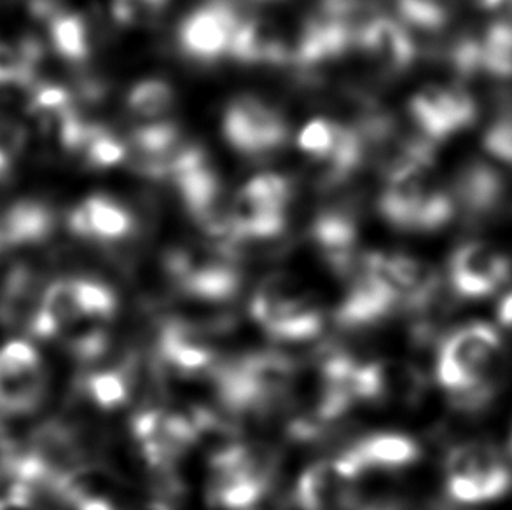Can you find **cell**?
<instances>
[{"mask_svg": "<svg viewBox=\"0 0 512 510\" xmlns=\"http://www.w3.org/2000/svg\"><path fill=\"white\" fill-rule=\"evenodd\" d=\"M502 367V339L492 325L483 322L451 332L437 350V383L448 392L451 404L464 413H476L492 402Z\"/></svg>", "mask_w": 512, "mask_h": 510, "instance_id": "obj_1", "label": "cell"}, {"mask_svg": "<svg viewBox=\"0 0 512 510\" xmlns=\"http://www.w3.org/2000/svg\"><path fill=\"white\" fill-rule=\"evenodd\" d=\"M434 165L409 166L390 173L380 198V212L402 231L430 233L453 219L457 203L448 191L430 180Z\"/></svg>", "mask_w": 512, "mask_h": 510, "instance_id": "obj_2", "label": "cell"}, {"mask_svg": "<svg viewBox=\"0 0 512 510\" xmlns=\"http://www.w3.org/2000/svg\"><path fill=\"white\" fill-rule=\"evenodd\" d=\"M446 490L458 504L478 505L504 497L511 490V470L488 442H465L446 456Z\"/></svg>", "mask_w": 512, "mask_h": 510, "instance_id": "obj_3", "label": "cell"}, {"mask_svg": "<svg viewBox=\"0 0 512 510\" xmlns=\"http://www.w3.org/2000/svg\"><path fill=\"white\" fill-rule=\"evenodd\" d=\"M222 131L228 144L249 158H263L280 149L289 128L282 114L257 97H238L224 112Z\"/></svg>", "mask_w": 512, "mask_h": 510, "instance_id": "obj_4", "label": "cell"}, {"mask_svg": "<svg viewBox=\"0 0 512 510\" xmlns=\"http://www.w3.org/2000/svg\"><path fill=\"white\" fill-rule=\"evenodd\" d=\"M48 380L42 360L27 341H9L0 348V414L25 416L42 406Z\"/></svg>", "mask_w": 512, "mask_h": 510, "instance_id": "obj_5", "label": "cell"}, {"mask_svg": "<svg viewBox=\"0 0 512 510\" xmlns=\"http://www.w3.org/2000/svg\"><path fill=\"white\" fill-rule=\"evenodd\" d=\"M408 109L422 137L432 144L467 130L478 118L476 100L457 84L425 86L411 98Z\"/></svg>", "mask_w": 512, "mask_h": 510, "instance_id": "obj_6", "label": "cell"}, {"mask_svg": "<svg viewBox=\"0 0 512 510\" xmlns=\"http://www.w3.org/2000/svg\"><path fill=\"white\" fill-rule=\"evenodd\" d=\"M511 276L509 257L488 243H464L451 255L450 285L460 299L479 301L493 296Z\"/></svg>", "mask_w": 512, "mask_h": 510, "instance_id": "obj_7", "label": "cell"}, {"mask_svg": "<svg viewBox=\"0 0 512 510\" xmlns=\"http://www.w3.org/2000/svg\"><path fill=\"white\" fill-rule=\"evenodd\" d=\"M238 23L240 16L228 0H212L182 20L180 48L194 62H215L229 53Z\"/></svg>", "mask_w": 512, "mask_h": 510, "instance_id": "obj_8", "label": "cell"}, {"mask_svg": "<svg viewBox=\"0 0 512 510\" xmlns=\"http://www.w3.org/2000/svg\"><path fill=\"white\" fill-rule=\"evenodd\" d=\"M355 48L360 49L367 62L383 77L402 76L416 58V46L402 23L376 14L362 27Z\"/></svg>", "mask_w": 512, "mask_h": 510, "instance_id": "obj_9", "label": "cell"}, {"mask_svg": "<svg viewBox=\"0 0 512 510\" xmlns=\"http://www.w3.org/2000/svg\"><path fill=\"white\" fill-rule=\"evenodd\" d=\"M507 198V184L493 166L474 161L458 173L453 200L471 221H486L499 214Z\"/></svg>", "mask_w": 512, "mask_h": 510, "instance_id": "obj_10", "label": "cell"}, {"mask_svg": "<svg viewBox=\"0 0 512 510\" xmlns=\"http://www.w3.org/2000/svg\"><path fill=\"white\" fill-rule=\"evenodd\" d=\"M74 235L100 243H114L132 235V214L121 203L104 194H95L79 203L69 217Z\"/></svg>", "mask_w": 512, "mask_h": 510, "instance_id": "obj_11", "label": "cell"}, {"mask_svg": "<svg viewBox=\"0 0 512 510\" xmlns=\"http://www.w3.org/2000/svg\"><path fill=\"white\" fill-rule=\"evenodd\" d=\"M228 55L242 63H292V41L268 18H247L236 27Z\"/></svg>", "mask_w": 512, "mask_h": 510, "instance_id": "obj_12", "label": "cell"}, {"mask_svg": "<svg viewBox=\"0 0 512 510\" xmlns=\"http://www.w3.org/2000/svg\"><path fill=\"white\" fill-rule=\"evenodd\" d=\"M41 273L27 262H18L9 269L0 290V325L6 329L25 327L39 310L42 294Z\"/></svg>", "mask_w": 512, "mask_h": 510, "instance_id": "obj_13", "label": "cell"}, {"mask_svg": "<svg viewBox=\"0 0 512 510\" xmlns=\"http://www.w3.org/2000/svg\"><path fill=\"white\" fill-rule=\"evenodd\" d=\"M360 469L397 470L408 467L420 458V446L411 437L402 434H376L357 442L348 449Z\"/></svg>", "mask_w": 512, "mask_h": 510, "instance_id": "obj_14", "label": "cell"}, {"mask_svg": "<svg viewBox=\"0 0 512 510\" xmlns=\"http://www.w3.org/2000/svg\"><path fill=\"white\" fill-rule=\"evenodd\" d=\"M49 37L56 53L67 62L81 63L90 56L88 27L79 14L56 13L49 20Z\"/></svg>", "mask_w": 512, "mask_h": 510, "instance_id": "obj_15", "label": "cell"}, {"mask_svg": "<svg viewBox=\"0 0 512 510\" xmlns=\"http://www.w3.org/2000/svg\"><path fill=\"white\" fill-rule=\"evenodd\" d=\"M481 46V74L495 79H512V27L502 21H493Z\"/></svg>", "mask_w": 512, "mask_h": 510, "instance_id": "obj_16", "label": "cell"}, {"mask_svg": "<svg viewBox=\"0 0 512 510\" xmlns=\"http://www.w3.org/2000/svg\"><path fill=\"white\" fill-rule=\"evenodd\" d=\"M175 104V93L167 81L161 79H147L142 83L135 84L128 98L126 107L132 112L135 118L146 119V121H161L167 116Z\"/></svg>", "mask_w": 512, "mask_h": 510, "instance_id": "obj_17", "label": "cell"}, {"mask_svg": "<svg viewBox=\"0 0 512 510\" xmlns=\"http://www.w3.org/2000/svg\"><path fill=\"white\" fill-rule=\"evenodd\" d=\"M460 0H397V9L408 25L436 32L451 20Z\"/></svg>", "mask_w": 512, "mask_h": 510, "instance_id": "obj_18", "label": "cell"}, {"mask_svg": "<svg viewBox=\"0 0 512 510\" xmlns=\"http://www.w3.org/2000/svg\"><path fill=\"white\" fill-rule=\"evenodd\" d=\"M292 191L294 187L291 179L280 173H259L240 189L243 196L256 201L259 205L284 212L291 201Z\"/></svg>", "mask_w": 512, "mask_h": 510, "instance_id": "obj_19", "label": "cell"}, {"mask_svg": "<svg viewBox=\"0 0 512 510\" xmlns=\"http://www.w3.org/2000/svg\"><path fill=\"white\" fill-rule=\"evenodd\" d=\"M76 280L77 306L81 317L105 322L116 313L118 301L109 287L95 280L74 278Z\"/></svg>", "mask_w": 512, "mask_h": 510, "instance_id": "obj_20", "label": "cell"}, {"mask_svg": "<svg viewBox=\"0 0 512 510\" xmlns=\"http://www.w3.org/2000/svg\"><path fill=\"white\" fill-rule=\"evenodd\" d=\"M341 128L329 119L317 118L299 131L298 145L301 151L306 152L310 158L324 161L333 154L338 140H340Z\"/></svg>", "mask_w": 512, "mask_h": 510, "instance_id": "obj_21", "label": "cell"}, {"mask_svg": "<svg viewBox=\"0 0 512 510\" xmlns=\"http://www.w3.org/2000/svg\"><path fill=\"white\" fill-rule=\"evenodd\" d=\"M84 158L93 168H112L130 158V145L98 126L83 149Z\"/></svg>", "mask_w": 512, "mask_h": 510, "instance_id": "obj_22", "label": "cell"}, {"mask_svg": "<svg viewBox=\"0 0 512 510\" xmlns=\"http://www.w3.org/2000/svg\"><path fill=\"white\" fill-rule=\"evenodd\" d=\"M170 0H112L114 20L125 27H142L153 23Z\"/></svg>", "mask_w": 512, "mask_h": 510, "instance_id": "obj_23", "label": "cell"}, {"mask_svg": "<svg viewBox=\"0 0 512 510\" xmlns=\"http://www.w3.org/2000/svg\"><path fill=\"white\" fill-rule=\"evenodd\" d=\"M485 149L493 158L512 166V104L500 112L486 131Z\"/></svg>", "mask_w": 512, "mask_h": 510, "instance_id": "obj_24", "label": "cell"}, {"mask_svg": "<svg viewBox=\"0 0 512 510\" xmlns=\"http://www.w3.org/2000/svg\"><path fill=\"white\" fill-rule=\"evenodd\" d=\"M30 107L41 116H58L72 109V95L58 84H42L32 95Z\"/></svg>", "mask_w": 512, "mask_h": 510, "instance_id": "obj_25", "label": "cell"}, {"mask_svg": "<svg viewBox=\"0 0 512 510\" xmlns=\"http://www.w3.org/2000/svg\"><path fill=\"white\" fill-rule=\"evenodd\" d=\"M18 448L14 444L13 437L9 434L6 425L0 421V479L11 476Z\"/></svg>", "mask_w": 512, "mask_h": 510, "instance_id": "obj_26", "label": "cell"}, {"mask_svg": "<svg viewBox=\"0 0 512 510\" xmlns=\"http://www.w3.org/2000/svg\"><path fill=\"white\" fill-rule=\"evenodd\" d=\"M479 7L495 16V21H502L512 27V0H476Z\"/></svg>", "mask_w": 512, "mask_h": 510, "instance_id": "obj_27", "label": "cell"}, {"mask_svg": "<svg viewBox=\"0 0 512 510\" xmlns=\"http://www.w3.org/2000/svg\"><path fill=\"white\" fill-rule=\"evenodd\" d=\"M499 320L500 324L512 329V292H509L499 304Z\"/></svg>", "mask_w": 512, "mask_h": 510, "instance_id": "obj_28", "label": "cell"}, {"mask_svg": "<svg viewBox=\"0 0 512 510\" xmlns=\"http://www.w3.org/2000/svg\"><path fill=\"white\" fill-rule=\"evenodd\" d=\"M0 510H30V507L21 498L7 491L6 497L0 498Z\"/></svg>", "mask_w": 512, "mask_h": 510, "instance_id": "obj_29", "label": "cell"}, {"mask_svg": "<svg viewBox=\"0 0 512 510\" xmlns=\"http://www.w3.org/2000/svg\"><path fill=\"white\" fill-rule=\"evenodd\" d=\"M77 510H116L112 507L105 498H93V500H88V502H84L83 505H79Z\"/></svg>", "mask_w": 512, "mask_h": 510, "instance_id": "obj_30", "label": "cell"}, {"mask_svg": "<svg viewBox=\"0 0 512 510\" xmlns=\"http://www.w3.org/2000/svg\"><path fill=\"white\" fill-rule=\"evenodd\" d=\"M7 165H9V156H7L6 149L0 147V175L6 173Z\"/></svg>", "mask_w": 512, "mask_h": 510, "instance_id": "obj_31", "label": "cell"}, {"mask_svg": "<svg viewBox=\"0 0 512 510\" xmlns=\"http://www.w3.org/2000/svg\"><path fill=\"white\" fill-rule=\"evenodd\" d=\"M144 510H172L168 507L167 504H163V502H151V504L146 505V509Z\"/></svg>", "mask_w": 512, "mask_h": 510, "instance_id": "obj_32", "label": "cell"}, {"mask_svg": "<svg viewBox=\"0 0 512 510\" xmlns=\"http://www.w3.org/2000/svg\"><path fill=\"white\" fill-rule=\"evenodd\" d=\"M507 451H509V456L512 458V430L511 434H509V444H507Z\"/></svg>", "mask_w": 512, "mask_h": 510, "instance_id": "obj_33", "label": "cell"}]
</instances>
